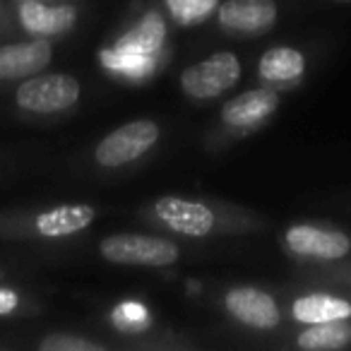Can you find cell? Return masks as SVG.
<instances>
[{
	"label": "cell",
	"mask_w": 351,
	"mask_h": 351,
	"mask_svg": "<svg viewBox=\"0 0 351 351\" xmlns=\"http://www.w3.org/2000/svg\"><path fill=\"white\" fill-rule=\"evenodd\" d=\"M101 255L116 265L166 267L178 260V248L171 241L142 234H116L101 241Z\"/></svg>",
	"instance_id": "6da1fadb"
},
{
	"label": "cell",
	"mask_w": 351,
	"mask_h": 351,
	"mask_svg": "<svg viewBox=\"0 0 351 351\" xmlns=\"http://www.w3.org/2000/svg\"><path fill=\"white\" fill-rule=\"evenodd\" d=\"M241 80V63L234 53L219 51L183 70L181 87L191 99H215Z\"/></svg>",
	"instance_id": "7a4b0ae2"
},
{
	"label": "cell",
	"mask_w": 351,
	"mask_h": 351,
	"mask_svg": "<svg viewBox=\"0 0 351 351\" xmlns=\"http://www.w3.org/2000/svg\"><path fill=\"white\" fill-rule=\"evenodd\" d=\"M156 140H159V125L154 121L140 118V121H130L118 130L108 132L99 142L94 156L106 169H116V166L130 164L137 156L149 152L156 145Z\"/></svg>",
	"instance_id": "3957f363"
},
{
	"label": "cell",
	"mask_w": 351,
	"mask_h": 351,
	"mask_svg": "<svg viewBox=\"0 0 351 351\" xmlns=\"http://www.w3.org/2000/svg\"><path fill=\"white\" fill-rule=\"evenodd\" d=\"M17 104L32 113H58L80 101V82L70 75H32L17 87Z\"/></svg>",
	"instance_id": "277c9868"
},
{
	"label": "cell",
	"mask_w": 351,
	"mask_h": 351,
	"mask_svg": "<svg viewBox=\"0 0 351 351\" xmlns=\"http://www.w3.org/2000/svg\"><path fill=\"white\" fill-rule=\"evenodd\" d=\"M154 212L169 229L188 236V239H202L215 229V212L195 200L166 195L154 205Z\"/></svg>",
	"instance_id": "5b68a950"
},
{
	"label": "cell",
	"mask_w": 351,
	"mask_h": 351,
	"mask_svg": "<svg viewBox=\"0 0 351 351\" xmlns=\"http://www.w3.org/2000/svg\"><path fill=\"white\" fill-rule=\"evenodd\" d=\"M287 245L291 253L306 255V258H320V260H337L344 258L351 250V241L346 234L335 229H322V226L298 224L287 231Z\"/></svg>",
	"instance_id": "8992f818"
},
{
	"label": "cell",
	"mask_w": 351,
	"mask_h": 351,
	"mask_svg": "<svg viewBox=\"0 0 351 351\" xmlns=\"http://www.w3.org/2000/svg\"><path fill=\"white\" fill-rule=\"evenodd\" d=\"M219 25L236 34H263L277 20L274 0H226L217 10Z\"/></svg>",
	"instance_id": "52a82bcc"
},
{
	"label": "cell",
	"mask_w": 351,
	"mask_h": 351,
	"mask_svg": "<svg viewBox=\"0 0 351 351\" xmlns=\"http://www.w3.org/2000/svg\"><path fill=\"white\" fill-rule=\"evenodd\" d=\"M226 308L243 325L258 327V330H272L279 325L282 315L269 293L253 287H239L226 293Z\"/></svg>",
	"instance_id": "ba28073f"
},
{
	"label": "cell",
	"mask_w": 351,
	"mask_h": 351,
	"mask_svg": "<svg viewBox=\"0 0 351 351\" xmlns=\"http://www.w3.org/2000/svg\"><path fill=\"white\" fill-rule=\"evenodd\" d=\"M53 49L44 39L0 46V80H27L51 63Z\"/></svg>",
	"instance_id": "9c48e42d"
},
{
	"label": "cell",
	"mask_w": 351,
	"mask_h": 351,
	"mask_svg": "<svg viewBox=\"0 0 351 351\" xmlns=\"http://www.w3.org/2000/svg\"><path fill=\"white\" fill-rule=\"evenodd\" d=\"M20 22L29 34L56 36L77 22V10L73 5H44L41 0H22Z\"/></svg>",
	"instance_id": "30bf717a"
},
{
	"label": "cell",
	"mask_w": 351,
	"mask_h": 351,
	"mask_svg": "<svg viewBox=\"0 0 351 351\" xmlns=\"http://www.w3.org/2000/svg\"><path fill=\"white\" fill-rule=\"evenodd\" d=\"M279 106V97L269 89H250L231 99L221 108V118L234 128H248L272 116Z\"/></svg>",
	"instance_id": "8fae6325"
},
{
	"label": "cell",
	"mask_w": 351,
	"mask_h": 351,
	"mask_svg": "<svg viewBox=\"0 0 351 351\" xmlns=\"http://www.w3.org/2000/svg\"><path fill=\"white\" fill-rule=\"evenodd\" d=\"M166 39V25L161 20L159 12H147L130 32L121 36L116 41V53L123 56H140V58H149L154 51H159V46Z\"/></svg>",
	"instance_id": "7c38bea8"
},
{
	"label": "cell",
	"mask_w": 351,
	"mask_h": 351,
	"mask_svg": "<svg viewBox=\"0 0 351 351\" xmlns=\"http://www.w3.org/2000/svg\"><path fill=\"white\" fill-rule=\"evenodd\" d=\"M94 217H97V212L89 205H63L36 217V231L41 236H49V239H60V236H70L87 229L94 221Z\"/></svg>",
	"instance_id": "4fadbf2b"
},
{
	"label": "cell",
	"mask_w": 351,
	"mask_h": 351,
	"mask_svg": "<svg viewBox=\"0 0 351 351\" xmlns=\"http://www.w3.org/2000/svg\"><path fill=\"white\" fill-rule=\"evenodd\" d=\"M293 317L306 325L330 320H346L351 317V303L344 298L330 296V293H308L293 301Z\"/></svg>",
	"instance_id": "5bb4252c"
},
{
	"label": "cell",
	"mask_w": 351,
	"mask_h": 351,
	"mask_svg": "<svg viewBox=\"0 0 351 351\" xmlns=\"http://www.w3.org/2000/svg\"><path fill=\"white\" fill-rule=\"evenodd\" d=\"M306 70V60L296 49L289 46H277L269 49L267 53L260 58L258 73L265 82H293L298 80Z\"/></svg>",
	"instance_id": "9a60e30c"
},
{
	"label": "cell",
	"mask_w": 351,
	"mask_h": 351,
	"mask_svg": "<svg viewBox=\"0 0 351 351\" xmlns=\"http://www.w3.org/2000/svg\"><path fill=\"white\" fill-rule=\"evenodd\" d=\"M351 341V327L344 320H330L311 325L306 332H301L296 344L308 351H332L344 349Z\"/></svg>",
	"instance_id": "2e32d148"
},
{
	"label": "cell",
	"mask_w": 351,
	"mask_h": 351,
	"mask_svg": "<svg viewBox=\"0 0 351 351\" xmlns=\"http://www.w3.org/2000/svg\"><path fill=\"white\" fill-rule=\"evenodd\" d=\"M166 5L181 25H197L219 8V0H166Z\"/></svg>",
	"instance_id": "e0dca14e"
},
{
	"label": "cell",
	"mask_w": 351,
	"mask_h": 351,
	"mask_svg": "<svg viewBox=\"0 0 351 351\" xmlns=\"http://www.w3.org/2000/svg\"><path fill=\"white\" fill-rule=\"evenodd\" d=\"M41 351H101V344H94L89 339L82 337H73V335H51L46 339H41L39 344Z\"/></svg>",
	"instance_id": "ac0fdd59"
},
{
	"label": "cell",
	"mask_w": 351,
	"mask_h": 351,
	"mask_svg": "<svg viewBox=\"0 0 351 351\" xmlns=\"http://www.w3.org/2000/svg\"><path fill=\"white\" fill-rule=\"evenodd\" d=\"M116 322L123 325L125 330H137L147 322V315H145V308L142 306H135V303H125L116 311Z\"/></svg>",
	"instance_id": "d6986e66"
},
{
	"label": "cell",
	"mask_w": 351,
	"mask_h": 351,
	"mask_svg": "<svg viewBox=\"0 0 351 351\" xmlns=\"http://www.w3.org/2000/svg\"><path fill=\"white\" fill-rule=\"evenodd\" d=\"M20 306V298L10 289H0V315H10L15 308Z\"/></svg>",
	"instance_id": "ffe728a7"
}]
</instances>
